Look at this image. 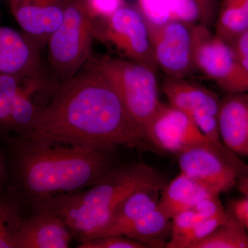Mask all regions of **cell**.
Here are the masks:
<instances>
[{
  "instance_id": "20",
  "label": "cell",
  "mask_w": 248,
  "mask_h": 248,
  "mask_svg": "<svg viewBox=\"0 0 248 248\" xmlns=\"http://www.w3.org/2000/svg\"><path fill=\"white\" fill-rule=\"evenodd\" d=\"M248 29V0H222L217 14L215 34L231 45Z\"/></svg>"
},
{
  "instance_id": "25",
  "label": "cell",
  "mask_w": 248,
  "mask_h": 248,
  "mask_svg": "<svg viewBox=\"0 0 248 248\" xmlns=\"http://www.w3.org/2000/svg\"><path fill=\"white\" fill-rule=\"evenodd\" d=\"M229 217V212L226 216L203 218L194 227L189 234L186 235L178 244L177 248H193L197 243L208 236L217 226L224 223Z\"/></svg>"
},
{
  "instance_id": "19",
  "label": "cell",
  "mask_w": 248,
  "mask_h": 248,
  "mask_svg": "<svg viewBox=\"0 0 248 248\" xmlns=\"http://www.w3.org/2000/svg\"><path fill=\"white\" fill-rule=\"evenodd\" d=\"M171 235L172 218L158 206L132 225L124 236L151 248H166Z\"/></svg>"
},
{
  "instance_id": "7",
  "label": "cell",
  "mask_w": 248,
  "mask_h": 248,
  "mask_svg": "<svg viewBox=\"0 0 248 248\" xmlns=\"http://www.w3.org/2000/svg\"><path fill=\"white\" fill-rule=\"evenodd\" d=\"M94 36L131 61L159 71L148 24L137 5L125 2L109 17L94 21Z\"/></svg>"
},
{
  "instance_id": "24",
  "label": "cell",
  "mask_w": 248,
  "mask_h": 248,
  "mask_svg": "<svg viewBox=\"0 0 248 248\" xmlns=\"http://www.w3.org/2000/svg\"><path fill=\"white\" fill-rule=\"evenodd\" d=\"M203 219L193 209L177 214L172 218V235L166 248H177L178 244Z\"/></svg>"
},
{
  "instance_id": "2",
  "label": "cell",
  "mask_w": 248,
  "mask_h": 248,
  "mask_svg": "<svg viewBox=\"0 0 248 248\" xmlns=\"http://www.w3.org/2000/svg\"><path fill=\"white\" fill-rule=\"evenodd\" d=\"M29 135L131 148L146 141L110 81L89 63L60 85Z\"/></svg>"
},
{
  "instance_id": "34",
  "label": "cell",
  "mask_w": 248,
  "mask_h": 248,
  "mask_svg": "<svg viewBox=\"0 0 248 248\" xmlns=\"http://www.w3.org/2000/svg\"><path fill=\"white\" fill-rule=\"evenodd\" d=\"M18 0H7L8 4H9V9L11 10L16 4Z\"/></svg>"
},
{
  "instance_id": "3",
  "label": "cell",
  "mask_w": 248,
  "mask_h": 248,
  "mask_svg": "<svg viewBox=\"0 0 248 248\" xmlns=\"http://www.w3.org/2000/svg\"><path fill=\"white\" fill-rule=\"evenodd\" d=\"M165 184L159 172L145 163L118 165L95 185L63 194L31 207L61 218L79 241L89 239L110 219L122 202L140 186Z\"/></svg>"
},
{
  "instance_id": "6",
  "label": "cell",
  "mask_w": 248,
  "mask_h": 248,
  "mask_svg": "<svg viewBox=\"0 0 248 248\" xmlns=\"http://www.w3.org/2000/svg\"><path fill=\"white\" fill-rule=\"evenodd\" d=\"M196 68L225 92L248 93V76L231 45L213 33L208 26H192Z\"/></svg>"
},
{
  "instance_id": "1",
  "label": "cell",
  "mask_w": 248,
  "mask_h": 248,
  "mask_svg": "<svg viewBox=\"0 0 248 248\" xmlns=\"http://www.w3.org/2000/svg\"><path fill=\"white\" fill-rule=\"evenodd\" d=\"M9 145V188L30 207L95 185L118 166L117 146L14 135Z\"/></svg>"
},
{
  "instance_id": "18",
  "label": "cell",
  "mask_w": 248,
  "mask_h": 248,
  "mask_svg": "<svg viewBox=\"0 0 248 248\" xmlns=\"http://www.w3.org/2000/svg\"><path fill=\"white\" fill-rule=\"evenodd\" d=\"M211 194L199 183L180 172L163 189L159 206L172 218L181 212L193 208L201 200Z\"/></svg>"
},
{
  "instance_id": "33",
  "label": "cell",
  "mask_w": 248,
  "mask_h": 248,
  "mask_svg": "<svg viewBox=\"0 0 248 248\" xmlns=\"http://www.w3.org/2000/svg\"><path fill=\"white\" fill-rule=\"evenodd\" d=\"M236 186L243 195L248 196V174L240 176Z\"/></svg>"
},
{
  "instance_id": "26",
  "label": "cell",
  "mask_w": 248,
  "mask_h": 248,
  "mask_svg": "<svg viewBox=\"0 0 248 248\" xmlns=\"http://www.w3.org/2000/svg\"><path fill=\"white\" fill-rule=\"evenodd\" d=\"M79 248H148L141 244L125 236H101L79 241Z\"/></svg>"
},
{
  "instance_id": "10",
  "label": "cell",
  "mask_w": 248,
  "mask_h": 248,
  "mask_svg": "<svg viewBox=\"0 0 248 248\" xmlns=\"http://www.w3.org/2000/svg\"><path fill=\"white\" fill-rule=\"evenodd\" d=\"M145 141L162 151L180 154L200 146H223L209 140L189 116L161 102L144 129Z\"/></svg>"
},
{
  "instance_id": "8",
  "label": "cell",
  "mask_w": 248,
  "mask_h": 248,
  "mask_svg": "<svg viewBox=\"0 0 248 248\" xmlns=\"http://www.w3.org/2000/svg\"><path fill=\"white\" fill-rule=\"evenodd\" d=\"M179 155L181 173L216 195L231 190L240 176L248 174V165L225 146L192 147Z\"/></svg>"
},
{
  "instance_id": "30",
  "label": "cell",
  "mask_w": 248,
  "mask_h": 248,
  "mask_svg": "<svg viewBox=\"0 0 248 248\" xmlns=\"http://www.w3.org/2000/svg\"><path fill=\"white\" fill-rule=\"evenodd\" d=\"M228 210L239 220L248 232V196L232 201Z\"/></svg>"
},
{
  "instance_id": "13",
  "label": "cell",
  "mask_w": 248,
  "mask_h": 248,
  "mask_svg": "<svg viewBox=\"0 0 248 248\" xmlns=\"http://www.w3.org/2000/svg\"><path fill=\"white\" fill-rule=\"evenodd\" d=\"M73 238L61 218L46 210H38L23 218L16 248H68Z\"/></svg>"
},
{
  "instance_id": "5",
  "label": "cell",
  "mask_w": 248,
  "mask_h": 248,
  "mask_svg": "<svg viewBox=\"0 0 248 248\" xmlns=\"http://www.w3.org/2000/svg\"><path fill=\"white\" fill-rule=\"evenodd\" d=\"M86 63L97 69L110 81L143 133L161 104L156 73L138 62L111 57L91 56Z\"/></svg>"
},
{
  "instance_id": "32",
  "label": "cell",
  "mask_w": 248,
  "mask_h": 248,
  "mask_svg": "<svg viewBox=\"0 0 248 248\" xmlns=\"http://www.w3.org/2000/svg\"><path fill=\"white\" fill-rule=\"evenodd\" d=\"M9 173L7 162L0 155V191L6 190L9 187Z\"/></svg>"
},
{
  "instance_id": "27",
  "label": "cell",
  "mask_w": 248,
  "mask_h": 248,
  "mask_svg": "<svg viewBox=\"0 0 248 248\" xmlns=\"http://www.w3.org/2000/svg\"><path fill=\"white\" fill-rule=\"evenodd\" d=\"M192 209L202 218L226 216L228 214L220 200L219 195L215 194L204 197Z\"/></svg>"
},
{
  "instance_id": "17",
  "label": "cell",
  "mask_w": 248,
  "mask_h": 248,
  "mask_svg": "<svg viewBox=\"0 0 248 248\" xmlns=\"http://www.w3.org/2000/svg\"><path fill=\"white\" fill-rule=\"evenodd\" d=\"M137 6L149 25H161L170 22L190 24L202 22L195 0H137Z\"/></svg>"
},
{
  "instance_id": "31",
  "label": "cell",
  "mask_w": 248,
  "mask_h": 248,
  "mask_svg": "<svg viewBox=\"0 0 248 248\" xmlns=\"http://www.w3.org/2000/svg\"><path fill=\"white\" fill-rule=\"evenodd\" d=\"M200 9L202 22L210 26L215 18L216 3L213 0H195Z\"/></svg>"
},
{
  "instance_id": "12",
  "label": "cell",
  "mask_w": 248,
  "mask_h": 248,
  "mask_svg": "<svg viewBox=\"0 0 248 248\" xmlns=\"http://www.w3.org/2000/svg\"><path fill=\"white\" fill-rule=\"evenodd\" d=\"M67 0H18L11 9L23 32L43 50L61 24Z\"/></svg>"
},
{
  "instance_id": "35",
  "label": "cell",
  "mask_w": 248,
  "mask_h": 248,
  "mask_svg": "<svg viewBox=\"0 0 248 248\" xmlns=\"http://www.w3.org/2000/svg\"><path fill=\"white\" fill-rule=\"evenodd\" d=\"M213 1H215V3H216V0H213Z\"/></svg>"
},
{
  "instance_id": "15",
  "label": "cell",
  "mask_w": 248,
  "mask_h": 248,
  "mask_svg": "<svg viewBox=\"0 0 248 248\" xmlns=\"http://www.w3.org/2000/svg\"><path fill=\"white\" fill-rule=\"evenodd\" d=\"M39 48L29 36L0 25V75L24 76L42 64Z\"/></svg>"
},
{
  "instance_id": "11",
  "label": "cell",
  "mask_w": 248,
  "mask_h": 248,
  "mask_svg": "<svg viewBox=\"0 0 248 248\" xmlns=\"http://www.w3.org/2000/svg\"><path fill=\"white\" fill-rule=\"evenodd\" d=\"M193 25L182 22L148 24L155 60L166 76L186 78L197 70L193 54Z\"/></svg>"
},
{
  "instance_id": "9",
  "label": "cell",
  "mask_w": 248,
  "mask_h": 248,
  "mask_svg": "<svg viewBox=\"0 0 248 248\" xmlns=\"http://www.w3.org/2000/svg\"><path fill=\"white\" fill-rule=\"evenodd\" d=\"M162 91L169 104L189 116L209 140L223 144L218 126L222 100L217 93L186 78L169 76L163 80Z\"/></svg>"
},
{
  "instance_id": "4",
  "label": "cell",
  "mask_w": 248,
  "mask_h": 248,
  "mask_svg": "<svg viewBox=\"0 0 248 248\" xmlns=\"http://www.w3.org/2000/svg\"><path fill=\"white\" fill-rule=\"evenodd\" d=\"M94 37V20L85 0H67L61 24L47 44L54 79L62 84L86 65Z\"/></svg>"
},
{
  "instance_id": "22",
  "label": "cell",
  "mask_w": 248,
  "mask_h": 248,
  "mask_svg": "<svg viewBox=\"0 0 248 248\" xmlns=\"http://www.w3.org/2000/svg\"><path fill=\"white\" fill-rule=\"evenodd\" d=\"M193 248H248V232L229 212L228 219Z\"/></svg>"
},
{
  "instance_id": "21",
  "label": "cell",
  "mask_w": 248,
  "mask_h": 248,
  "mask_svg": "<svg viewBox=\"0 0 248 248\" xmlns=\"http://www.w3.org/2000/svg\"><path fill=\"white\" fill-rule=\"evenodd\" d=\"M21 200L9 187L0 191V248H16L23 218Z\"/></svg>"
},
{
  "instance_id": "28",
  "label": "cell",
  "mask_w": 248,
  "mask_h": 248,
  "mask_svg": "<svg viewBox=\"0 0 248 248\" xmlns=\"http://www.w3.org/2000/svg\"><path fill=\"white\" fill-rule=\"evenodd\" d=\"M85 2L94 21L109 17L125 4L124 0H85Z\"/></svg>"
},
{
  "instance_id": "23",
  "label": "cell",
  "mask_w": 248,
  "mask_h": 248,
  "mask_svg": "<svg viewBox=\"0 0 248 248\" xmlns=\"http://www.w3.org/2000/svg\"><path fill=\"white\" fill-rule=\"evenodd\" d=\"M32 73V72H31ZM0 75V137L9 138L10 122L16 96L28 75Z\"/></svg>"
},
{
  "instance_id": "29",
  "label": "cell",
  "mask_w": 248,
  "mask_h": 248,
  "mask_svg": "<svg viewBox=\"0 0 248 248\" xmlns=\"http://www.w3.org/2000/svg\"><path fill=\"white\" fill-rule=\"evenodd\" d=\"M231 45L240 64L248 76V29L240 34Z\"/></svg>"
},
{
  "instance_id": "14",
  "label": "cell",
  "mask_w": 248,
  "mask_h": 248,
  "mask_svg": "<svg viewBox=\"0 0 248 248\" xmlns=\"http://www.w3.org/2000/svg\"><path fill=\"white\" fill-rule=\"evenodd\" d=\"M165 186L166 184L156 183L140 186L122 202L107 223L89 239L112 235L124 236L135 222L159 206Z\"/></svg>"
},
{
  "instance_id": "16",
  "label": "cell",
  "mask_w": 248,
  "mask_h": 248,
  "mask_svg": "<svg viewBox=\"0 0 248 248\" xmlns=\"http://www.w3.org/2000/svg\"><path fill=\"white\" fill-rule=\"evenodd\" d=\"M222 143L236 155H248V93H229L218 115Z\"/></svg>"
}]
</instances>
